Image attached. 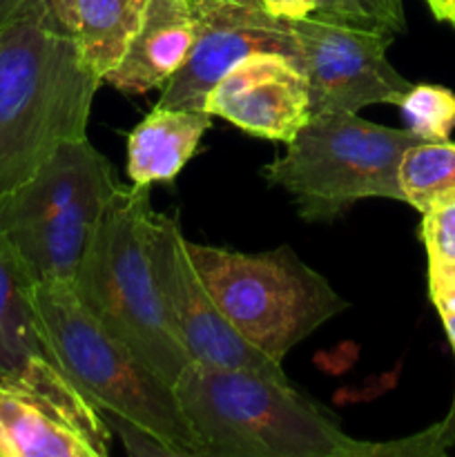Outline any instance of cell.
<instances>
[{
	"label": "cell",
	"instance_id": "1",
	"mask_svg": "<svg viewBox=\"0 0 455 457\" xmlns=\"http://www.w3.org/2000/svg\"><path fill=\"white\" fill-rule=\"evenodd\" d=\"M101 85L47 7L0 29V201L87 137Z\"/></svg>",
	"mask_w": 455,
	"mask_h": 457
},
{
	"label": "cell",
	"instance_id": "2",
	"mask_svg": "<svg viewBox=\"0 0 455 457\" xmlns=\"http://www.w3.org/2000/svg\"><path fill=\"white\" fill-rule=\"evenodd\" d=\"M174 391L203 457H366V442L293 382L190 361Z\"/></svg>",
	"mask_w": 455,
	"mask_h": 457
},
{
	"label": "cell",
	"instance_id": "3",
	"mask_svg": "<svg viewBox=\"0 0 455 457\" xmlns=\"http://www.w3.org/2000/svg\"><path fill=\"white\" fill-rule=\"evenodd\" d=\"M150 186H120L71 279L79 302L170 386L190 364L156 286Z\"/></svg>",
	"mask_w": 455,
	"mask_h": 457
},
{
	"label": "cell",
	"instance_id": "4",
	"mask_svg": "<svg viewBox=\"0 0 455 457\" xmlns=\"http://www.w3.org/2000/svg\"><path fill=\"white\" fill-rule=\"evenodd\" d=\"M34 303L49 351L98 413L141 424L178 457H203L177 391L143 364L79 302L70 281L34 286Z\"/></svg>",
	"mask_w": 455,
	"mask_h": 457
},
{
	"label": "cell",
	"instance_id": "5",
	"mask_svg": "<svg viewBox=\"0 0 455 457\" xmlns=\"http://www.w3.org/2000/svg\"><path fill=\"white\" fill-rule=\"evenodd\" d=\"M187 253L232 328L279 364L299 342L351 306L290 245L236 253L187 241Z\"/></svg>",
	"mask_w": 455,
	"mask_h": 457
},
{
	"label": "cell",
	"instance_id": "6",
	"mask_svg": "<svg viewBox=\"0 0 455 457\" xmlns=\"http://www.w3.org/2000/svg\"><path fill=\"white\" fill-rule=\"evenodd\" d=\"M422 143L410 129L375 125L357 114L310 116L285 154L261 170L270 186L293 196L308 223H330L357 201H404L400 163L409 147Z\"/></svg>",
	"mask_w": 455,
	"mask_h": 457
},
{
	"label": "cell",
	"instance_id": "7",
	"mask_svg": "<svg viewBox=\"0 0 455 457\" xmlns=\"http://www.w3.org/2000/svg\"><path fill=\"white\" fill-rule=\"evenodd\" d=\"M34 281L0 232V384L22 393L96 449L110 453L112 431L49 351L34 303Z\"/></svg>",
	"mask_w": 455,
	"mask_h": 457
},
{
	"label": "cell",
	"instance_id": "8",
	"mask_svg": "<svg viewBox=\"0 0 455 457\" xmlns=\"http://www.w3.org/2000/svg\"><path fill=\"white\" fill-rule=\"evenodd\" d=\"M288 22L297 65L308 80L310 116L357 114L377 103L400 105L413 87L386 56L393 34L317 16Z\"/></svg>",
	"mask_w": 455,
	"mask_h": 457
},
{
	"label": "cell",
	"instance_id": "9",
	"mask_svg": "<svg viewBox=\"0 0 455 457\" xmlns=\"http://www.w3.org/2000/svg\"><path fill=\"white\" fill-rule=\"evenodd\" d=\"M150 259L170 324L194 364L210 369L250 370L290 382L284 366L245 342L219 311L217 302L196 272L177 219L154 212Z\"/></svg>",
	"mask_w": 455,
	"mask_h": 457
},
{
	"label": "cell",
	"instance_id": "10",
	"mask_svg": "<svg viewBox=\"0 0 455 457\" xmlns=\"http://www.w3.org/2000/svg\"><path fill=\"white\" fill-rule=\"evenodd\" d=\"M194 43L181 70L161 87L159 107L203 112L210 89L250 54H281L297 62L290 22L254 0H194Z\"/></svg>",
	"mask_w": 455,
	"mask_h": 457
},
{
	"label": "cell",
	"instance_id": "11",
	"mask_svg": "<svg viewBox=\"0 0 455 457\" xmlns=\"http://www.w3.org/2000/svg\"><path fill=\"white\" fill-rule=\"evenodd\" d=\"M203 112L250 137L290 143L310 119L306 74L281 54H250L210 89Z\"/></svg>",
	"mask_w": 455,
	"mask_h": 457
},
{
	"label": "cell",
	"instance_id": "12",
	"mask_svg": "<svg viewBox=\"0 0 455 457\" xmlns=\"http://www.w3.org/2000/svg\"><path fill=\"white\" fill-rule=\"evenodd\" d=\"M120 187L112 161L89 138L67 141L38 172L0 201V232H13L47 219L96 192Z\"/></svg>",
	"mask_w": 455,
	"mask_h": 457
},
{
	"label": "cell",
	"instance_id": "13",
	"mask_svg": "<svg viewBox=\"0 0 455 457\" xmlns=\"http://www.w3.org/2000/svg\"><path fill=\"white\" fill-rule=\"evenodd\" d=\"M194 36V0H147L141 27L103 85L128 96L161 89L181 70Z\"/></svg>",
	"mask_w": 455,
	"mask_h": 457
},
{
	"label": "cell",
	"instance_id": "14",
	"mask_svg": "<svg viewBox=\"0 0 455 457\" xmlns=\"http://www.w3.org/2000/svg\"><path fill=\"white\" fill-rule=\"evenodd\" d=\"M147 0H47L56 25L79 47L85 65L105 79L128 52Z\"/></svg>",
	"mask_w": 455,
	"mask_h": 457
},
{
	"label": "cell",
	"instance_id": "15",
	"mask_svg": "<svg viewBox=\"0 0 455 457\" xmlns=\"http://www.w3.org/2000/svg\"><path fill=\"white\" fill-rule=\"evenodd\" d=\"M212 128L205 112L168 110L156 105L128 137V177L136 186L170 183L196 154Z\"/></svg>",
	"mask_w": 455,
	"mask_h": 457
},
{
	"label": "cell",
	"instance_id": "16",
	"mask_svg": "<svg viewBox=\"0 0 455 457\" xmlns=\"http://www.w3.org/2000/svg\"><path fill=\"white\" fill-rule=\"evenodd\" d=\"M0 457H98V453L56 415L0 384Z\"/></svg>",
	"mask_w": 455,
	"mask_h": 457
},
{
	"label": "cell",
	"instance_id": "17",
	"mask_svg": "<svg viewBox=\"0 0 455 457\" xmlns=\"http://www.w3.org/2000/svg\"><path fill=\"white\" fill-rule=\"evenodd\" d=\"M400 187L404 204L418 212L455 192V143L422 141L409 147L400 163Z\"/></svg>",
	"mask_w": 455,
	"mask_h": 457
},
{
	"label": "cell",
	"instance_id": "18",
	"mask_svg": "<svg viewBox=\"0 0 455 457\" xmlns=\"http://www.w3.org/2000/svg\"><path fill=\"white\" fill-rule=\"evenodd\" d=\"M406 129L422 141H451L455 129V92L442 85L413 83L400 101Z\"/></svg>",
	"mask_w": 455,
	"mask_h": 457
},
{
	"label": "cell",
	"instance_id": "19",
	"mask_svg": "<svg viewBox=\"0 0 455 457\" xmlns=\"http://www.w3.org/2000/svg\"><path fill=\"white\" fill-rule=\"evenodd\" d=\"M315 16L386 31L393 36L406 31L401 0H321V7Z\"/></svg>",
	"mask_w": 455,
	"mask_h": 457
},
{
	"label": "cell",
	"instance_id": "20",
	"mask_svg": "<svg viewBox=\"0 0 455 457\" xmlns=\"http://www.w3.org/2000/svg\"><path fill=\"white\" fill-rule=\"evenodd\" d=\"M455 446V393L444 420L404 440L366 442V457H444Z\"/></svg>",
	"mask_w": 455,
	"mask_h": 457
},
{
	"label": "cell",
	"instance_id": "21",
	"mask_svg": "<svg viewBox=\"0 0 455 457\" xmlns=\"http://www.w3.org/2000/svg\"><path fill=\"white\" fill-rule=\"evenodd\" d=\"M419 237L426 248L428 263H455V192L442 196L422 212Z\"/></svg>",
	"mask_w": 455,
	"mask_h": 457
},
{
	"label": "cell",
	"instance_id": "22",
	"mask_svg": "<svg viewBox=\"0 0 455 457\" xmlns=\"http://www.w3.org/2000/svg\"><path fill=\"white\" fill-rule=\"evenodd\" d=\"M101 418L105 420L112 436H114V433L120 436L125 451L132 457H178V453L172 446L165 445L161 437H156L154 433L143 428L141 424L132 422V420H125L114 413H101Z\"/></svg>",
	"mask_w": 455,
	"mask_h": 457
},
{
	"label": "cell",
	"instance_id": "23",
	"mask_svg": "<svg viewBox=\"0 0 455 457\" xmlns=\"http://www.w3.org/2000/svg\"><path fill=\"white\" fill-rule=\"evenodd\" d=\"M428 295L440 315H455V263H428Z\"/></svg>",
	"mask_w": 455,
	"mask_h": 457
},
{
	"label": "cell",
	"instance_id": "24",
	"mask_svg": "<svg viewBox=\"0 0 455 457\" xmlns=\"http://www.w3.org/2000/svg\"><path fill=\"white\" fill-rule=\"evenodd\" d=\"M254 3H259L270 16L281 18V21L310 18L321 7V0H254Z\"/></svg>",
	"mask_w": 455,
	"mask_h": 457
},
{
	"label": "cell",
	"instance_id": "25",
	"mask_svg": "<svg viewBox=\"0 0 455 457\" xmlns=\"http://www.w3.org/2000/svg\"><path fill=\"white\" fill-rule=\"evenodd\" d=\"M47 7V0H0V29Z\"/></svg>",
	"mask_w": 455,
	"mask_h": 457
},
{
	"label": "cell",
	"instance_id": "26",
	"mask_svg": "<svg viewBox=\"0 0 455 457\" xmlns=\"http://www.w3.org/2000/svg\"><path fill=\"white\" fill-rule=\"evenodd\" d=\"M426 4L437 21L451 22L455 27V0H426Z\"/></svg>",
	"mask_w": 455,
	"mask_h": 457
},
{
	"label": "cell",
	"instance_id": "27",
	"mask_svg": "<svg viewBox=\"0 0 455 457\" xmlns=\"http://www.w3.org/2000/svg\"><path fill=\"white\" fill-rule=\"evenodd\" d=\"M440 317H442V324H444L446 337H449L451 346H453V353H455V315H440Z\"/></svg>",
	"mask_w": 455,
	"mask_h": 457
}]
</instances>
